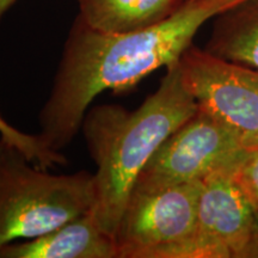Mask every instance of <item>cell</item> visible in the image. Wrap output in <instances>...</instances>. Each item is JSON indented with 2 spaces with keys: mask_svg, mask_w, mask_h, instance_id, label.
I'll return each mask as SVG.
<instances>
[{
  "mask_svg": "<svg viewBox=\"0 0 258 258\" xmlns=\"http://www.w3.org/2000/svg\"><path fill=\"white\" fill-rule=\"evenodd\" d=\"M198 110L176 62L167 67L156 92L135 110L105 104L86 111L80 129L97 166L90 213L103 231L114 237L141 171L161 144Z\"/></svg>",
  "mask_w": 258,
  "mask_h": 258,
  "instance_id": "cell-2",
  "label": "cell"
},
{
  "mask_svg": "<svg viewBox=\"0 0 258 258\" xmlns=\"http://www.w3.org/2000/svg\"><path fill=\"white\" fill-rule=\"evenodd\" d=\"M214 19L206 50L258 71V0H240Z\"/></svg>",
  "mask_w": 258,
  "mask_h": 258,
  "instance_id": "cell-10",
  "label": "cell"
},
{
  "mask_svg": "<svg viewBox=\"0 0 258 258\" xmlns=\"http://www.w3.org/2000/svg\"><path fill=\"white\" fill-rule=\"evenodd\" d=\"M202 180L131 192L114 240L117 258H186Z\"/></svg>",
  "mask_w": 258,
  "mask_h": 258,
  "instance_id": "cell-4",
  "label": "cell"
},
{
  "mask_svg": "<svg viewBox=\"0 0 258 258\" xmlns=\"http://www.w3.org/2000/svg\"><path fill=\"white\" fill-rule=\"evenodd\" d=\"M200 110L227 125L246 148L258 145V71L192 44L177 61Z\"/></svg>",
  "mask_w": 258,
  "mask_h": 258,
  "instance_id": "cell-6",
  "label": "cell"
},
{
  "mask_svg": "<svg viewBox=\"0 0 258 258\" xmlns=\"http://www.w3.org/2000/svg\"><path fill=\"white\" fill-rule=\"evenodd\" d=\"M245 150L227 125L199 109L161 144L139 175L133 190L151 191L202 180L233 167Z\"/></svg>",
  "mask_w": 258,
  "mask_h": 258,
  "instance_id": "cell-5",
  "label": "cell"
},
{
  "mask_svg": "<svg viewBox=\"0 0 258 258\" xmlns=\"http://www.w3.org/2000/svg\"><path fill=\"white\" fill-rule=\"evenodd\" d=\"M93 205L91 173L53 175L0 139V249L55 230Z\"/></svg>",
  "mask_w": 258,
  "mask_h": 258,
  "instance_id": "cell-3",
  "label": "cell"
},
{
  "mask_svg": "<svg viewBox=\"0 0 258 258\" xmlns=\"http://www.w3.org/2000/svg\"><path fill=\"white\" fill-rule=\"evenodd\" d=\"M0 139L18 148L28 157L29 160L44 169L67 163L63 154L49 150L41 140L40 135H31L18 131L14 125L10 124L2 115H0Z\"/></svg>",
  "mask_w": 258,
  "mask_h": 258,
  "instance_id": "cell-11",
  "label": "cell"
},
{
  "mask_svg": "<svg viewBox=\"0 0 258 258\" xmlns=\"http://www.w3.org/2000/svg\"><path fill=\"white\" fill-rule=\"evenodd\" d=\"M0 258H117V251L114 237L88 213L37 238L5 245Z\"/></svg>",
  "mask_w": 258,
  "mask_h": 258,
  "instance_id": "cell-8",
  "label": "cell"
},
{
  "mask_svg": "<svg viewBox=\"0 0 258 258\" xmlns=\"http://www.w3.org/2000/svg\"><path fill=\"white\" fill-rule=\"evenodd\" d=\"M184 0H78V17L88 27L108 34L147 28L175 12Z\"/></svg>",
  "mask_w": 258,
  "mask_h": 258,
  "instance_id": "cell-9",
  "label": "cell"
},
{
  "mask_svg": "<svg viewBox=\"0 0 258 258\" xmlns=\"http://www.w3.org/2000/svg\"><path fill=\"white\" fill-rule=\"evenodd\" d=\"M232 169L202 179L196 230L186 258H258V215Z\"/></svg>",
  "mask_w": 258,
  "mask_h": 258,
  "instance_id": "cell-7",
  "label": "cell"
},
{
  "mask_svg": "<svg viewBox=\"0 0 258 258\" xmlns=\"http://www.w3.org/2000/svg\"><path fill=\"white\" fill-rule=\"evenodd\" d=\"M17 0H0V21Z\"/></svg>",
  "mask_w": 258,
  "mask_h": 258,
  "instance_id": "cell-13",
  "label": "cell"
},
{
  "mask_svg": "<svg viewBox=\"0 0 258 258\" xmlns=\"http://www.w3.org/2000/svg\"><path fill=\"white\" fill-rule=\"evenodd\" d=\"M232 175L245 199L258 215V145L244 151L232 169Z\"/></svg>",
  "mask_w": 258,
  "mask_h": 258,
  "instance_id": "cell-12",
  "label": "cell"
},
{
  "mask_svg": "<svg viewBox=\"0 0 258 258\" xmlns=\"http://www.w3.org/2000/svg\"><path fill=\"white\" fill-rule=\"evenodd\" d=\"M238 2L184 0L163 21L123 34L97 31L77 17L40 114L43 144L60 152L78 134L99 93L124 91L154 71L175 64L200 29Z\"/></svg>",
  "mask_w": 258,
  "mask_h": 258,
  "instance_id": "cell-1",
  "label": "cell"
}]
</instances>
